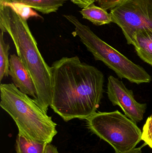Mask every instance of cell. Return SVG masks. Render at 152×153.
<instances>
[{
    "label": "cell",
    "mask_w": 152,
    "mask_h": 153,
    "mask_svg": "<svg viewBox=\"0 0 152 153\" xmlns=\"http://www.w3.org/2000/svg\"><path fill=\"white\" fill-rule=\"evenodd\" d=\"M110 13L129 45H134L135 34L138 30L152 31V0H125L111 10Z\"/></svg>",
    "instance_id": "6"
},
{
    "label": "cell",
    "mask_w": 152,
    "mask_h": 153,
    "mask_svg": "<svg viewBox=\"0 0 152 153\" xmlns=\"http://www.w3.org/2000/svg\"><path fill=\"white\" fill-rule=\"evenodd\" d=\"M45 153H59L57 148L54 146L50 143L47 144Z\"/></svg>",
    "instance_id": "18"
},
{
    "label": "cell",
    "mask_w": 152,
    "mask_h": 153,
    "mask_svg": "<svg viewBox=\"0 0 152 153\" xmlns=\"http://www.w3.org/2000/svg\"><path fill=\"white\" fill-rule=\"evenodd\" d=\"M3 32L0 34V81L9 75L10 59L9 58V44L6 43L4 39Z\"/></svg>",
    "instance_id": "13"
},
{
    "label": "cell",
    "mask_w": 152,
    "mask_h": 153,
    "mask_svg": "<svg viewBox=\"0 0 152 153\" xmlns=\"http://www.w3.org/2000/svg\"><path fill=\"white\" fill-rule=\"evenodd\" d=\"M0 29L10 35L18 56L31 75L37 93L34 100L47 113L52 99L51 69L40 53L26 20L11 6L0 4Z\"/></svg>",
    "instance_id": "2"
},
{
    "label": "cell",
    "mask_w": 152,
    "mask_h": 153,
    "mask_svg": "<svg viewBox=\"0 0 152 153\" xmlns=\"http://www.w3.org/2000/svg\"><path fill=\"white\" fill-rule=\"evenodd\" d=\"M50 107L64 121L87 120L96 112L104 92V76L96 67L78 56L63 57L51 66Z\"/></svg>",
    "instance_id": "1"
},
{
    "label": "cell",
    "mask_w": 152,
    "mask_h": 153,
    "mask_svg": "<svg viewBox=\"0 0 152 153\" xmlns=\"http://www.w3.org/2000/svg\"><path fill=\"white\" fill-rule=\"evenodd\" d=\"M63 16L74 26L75 31L72 34L79 38L95 59L103 62L114 71L119 77L137 84L151 81V76L143 67L133 62L102 40L88 26L82 24L76 17L71 14H65Z\"/></svg>",
    "instance_id": "4"
},
{
    "label": "cell",
    "mask_w": 152,
    "mask_h": 153,
    "mask_svg": "<svg viewBox=\"0 0 152 153\" xmlns=\"http://www.w3.org/2000/svg\"><path fill=\"white\" fill-rule=\"evenodd\" d=\"M100 7L104 10H112L125 0H95Z\"/></svg>",
    "instance_id": "16"
},
{
    "label": "cell",
    "mask_w": 152,
    "mask_h": 153,
    "mask_svg": "<svg viewBox=\"0 0 152 153\" xmlns=\"http://www.w3.org/2000/svg\"><path fill=\"white\" fill-rule=\"evenodd\" d=\"M74 4L79 6V8H86L91 4H94L95 0H70Z\"/></svg>",
    "instance_id": "17"
},
{
    "label": "cell",
    "mask_w": 152,
    "mask_h": 153,
    "mask_svg": "<svg viewBox=\"0 0 152 153\" xmlns=\"http://www.w3.org/2000/svg\"><path fill=\"white\" fill-rule=\"evenodd\" d=\"M142 146L139 147V148H134V149H133L131 151H129V152L125 153H142Z\"/></svg>",
    "instance_id": "19"
},
{
    "label": "cell",
    "mask_w": 152,
    "mask_h": 153,
    "mask_svg": "<svg viewBox=\"0 0 152 153\" xmlns=\"http://www.w3.org/2000/svg\"><path fill=\"white\" fill-rule=\"evenodd\" d=\"M135 49L141 59L152 66V31L142 29L136 32Z\"/></svg>",
    "instance_id": "9"
},
{
    "label": "cell",
    "mask_w": 152,
    "mask_h": 153,
    "mask_svg": "<svg viewBox=\"0 0 152 153\" xmlns=\"http://www.w3.org/2000/svg\"><path fill=\"white\" fill-rule=\"evenodd\" d=\"M70 0H11L31 7L44 14L55 13Z\"/></svg>",
    "instance_id": "10"
},
{
    "label": "cell",
    "mask_w": 152,
    "mask_h": 153,
    "mask_svg": "<svg viewBox=\"0 0 152 153\" xmlns=\"http://www.w3.org/2000/svg\"><path fill=\"white\" fill-rule=\"evenodd\" d=\"M0 4H8L11 6L17 13H18L22 18L26 20L32 17H41L37 13L33 10L31 7H29L22 4L12 2L11 1L5 3H0Z\"/></svg>",
    "instance_id": "14"
},
{
    "label": "cell",
    "mask_w": 152,
    "mask_h": 153,
    "mask_svg": "<svg viewBox=\"0 0 152 153\" xmlns=\"http://www.w3.org/2000/svg\"><path fill=\"white\" fill-rule=\"evenodd\" d=\"M150 117L152 118V114L151 115V117Z\"/></svg>",
    "instance_id": "20"
},
{
    "label": "cell",
    "mask_w": 152,
    "mask_h": 153,
    "mask_svg": "<svg viewBox=\"0 0 152 153\" xmlns=\"http://www.w3.org/2000/svg\"><path fill=\"white\" fill-rule=\"evenodd\" d=\"M47 144L32 140L19 132L16 139L17 153H45Z\"/></svg>",
    "instance_id": "12"
},
{
    "label": "cell",
    "mask_w": 152,
    "mask_h": 153,
    "mask_svg": "<svg viewBox=\"0 0 152 153\" xmlns=\"http://www.w3.org/2000/svg\"><path fill=\"white\" fill-rule=\"evenodd\" d=\"M9 75L21 91L33 97L34 100L36 99V88L31 75L19 57L15 54L10 56Z\"/></svg>",
    "instance_id": "8"
},
{
    "label": "cell",
    "mask_w": 152,
    "mask_h": 153,
    "mask_svg": "<svg viewBox=\"0 0 152 153\" xmlns=\"http://www.w3.org/2000/svg\"><path fill=\"white\" fill-rule=\"evenodd\" d=\"M93 134L109 144L116 153H125L136 148L142 140V132L136 123L117 110L95 112L87 119Z\"/></svg>",
    "instance_id": "5"
},
{
    "label": "cell",
    "mask_w": 152,
    "mask_h": 153,
    "mask_svg": "<svg viewBox=\"0 0 152 153\" xmlns=\"http://www.w3.org/2000/svg\"><path fill=\"white\" fill-rule=\"evenodd\" d=\"M142 140L150 147L152 145V118L149 117L143 128Z\"/></svg>",
    "instance_id": "15"
},
{
    "label": "cell",
    "mask_w": 152,
    "mask_h": 153,
    "mask_svg": "<svg viewBox=\"0 0 152 153\" xmlns=\"http://www.w3.org/2000/svg\"><path fill=\"white\" fill-rule=\"evenodd\" d=\"M107 93L112 105L119 106L129 118L135 123L143 119L147 105L137 101L133 91L128 89L122 81L114 76H109Z\"/></svg>",
    "instance_id": "7"
},
{
    "label": "cell",
    "mask_w": 152,
    "mask_h": 153,
    "mask_svg": "<svg viewBox=\"0 0 152 153\" xmlns=\"http://www.w3.org/2000/svg\"><path fill=\"white\" fill-rule=\"evenodd\" d=\"M151 148H152V145L151 147Z\"/></svg>",
    "instance_id": "21"
},
{
    "label": "cell",
    "mask_w": 152,
    "mask_h": 153,
    "mask_svg": "<svg viewBox=\"0 0 152 153\" xmlns=\"http://www.w3.org/2000/svg\"><path fill=\"white\" fill-rule=\"evenodd\" d=\"M79 12L83 16V19L88 20L97 26L113 22L110 13H108L107 10L103 8L96 6L94 4L83 8Z\"/></svg>",
    "instance_id": "11"
},
{
    "label": "cell",
    "mask_w": 152,
    "mask_h": 153,
    "mask_svg": "<svg viewBox=\"0 0 152 153\" xmlns=\"http://www.w3.org/2000/svg\"><path fill=\"white\" fill-rule=\"evenodd\" d=\"M0 91V106L12 118L19 132L37 142L51 143L58 133L51 117L13 83L1 84Z\"/></svg>",
    "instance_id": "3"
}]
</instances>
